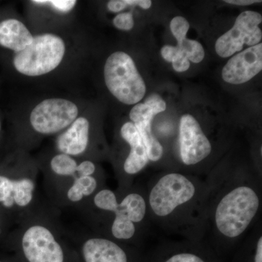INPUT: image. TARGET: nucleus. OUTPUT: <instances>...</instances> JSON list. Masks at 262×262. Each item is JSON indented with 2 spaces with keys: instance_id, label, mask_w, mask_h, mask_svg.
<instances>
[{
  "instance_id": "obj_6",
  "label": "nucleus",
  "mask_w": 262,
  "mask_h": 262,
  "mask_svg": "<svg viewBox=\"0 0 262 262\" xmlns=\"http://www.w3.org/2000/svg\"><path fill=\"white\" fill-rule=\"evenodd\" d=\"M13 250L23 262H80L51 206L18 224Z\"/></svg>"
},
{
  "instance_id": "obj_30",
  "label": "nucleus",
  "mask_w": 262,
  "mask_h": 262,
  "mask_svg": "<svg viewBox=\"0 0 262 262\" xmlns=\"http://www.w3.org/2000/svg\"><path fill=\"white\" fill-rule=\"evenodd\" d=\"M0 262H23L15 254L13 253V256L7 259H0Z\"/></svg>"
},
{
  "instance_id": "obj_10",
  "label": "nucleus",
  "mask_w": 262,
  "mask_h": 262,
  "mask_svg": "<svg viewBox=\"0 0 262 262\" xmlns=\"http://www.w3.org/2000/svg\"><path fill=\"white\" fill-rule=\"evenodd\" d=\"M103 76L108 92L119 102L136 105L145 96V82L132 57L125 52L115 51L107 57Z\"/></svg>"
},
{
  "instance_id": "obj_9",
  "label": "nucleus",
  "mask_w": 262,
  "mask_h": 262,
  "mask_svg": "<svg viewBox=\"0 0 262 262\" xmlns=\"http://www.w3.org/2000/svg\"><path fill=\"white\" fill-rule=\"evenodd\" d=\"M102 137L88 106L66 130L54 137L53 149L57 152L98 163L104 155Z\"/></svg>"
},
{
  "instance_id": "obj_16",
  "label": "nucleus",
  "mask_w": 262,
  "mask_h": 262,
  "mask_svg": "<svg viewBox=\"0 0 262 262\" xmlns=\"http://www.w3.org/2000/svg\"><path fill=\"white\" fill-rule=\"evenodd\" d=\"M34 37L27 20L12 11L0 12V49L8 54L18 53L32 44Z\"/></svg>"
},
{
  "instance_id": "obj_13",
  "label": "nucleus",
  "mask_w": 262,
  "mask_h": 262,
  "mask_svg": "<svg viewBox=\"0 0 262 262\" xmlns=\"http://www.w3.org/2000/svg\"><path fill=\"white\" fill-rule=\"evenodd\" d=\"M261 21V15L257 12H243L237 16L232 28L217 39L215 46L217 54L222 58H228L241 51L245 45L250 47L258 45L262 38L258 27Z\"/></svg>"
},
{
  "instance_id": "obj_3",
  "label": "nucleus",
  "mask_w": 262,
  "mask_h": 262,
  "mask_svg": "<svg viewBox=\"0 0 262 262\" xmlns=\"http://www.w3.org/2000/svg\"><path fill=\"white\" fill-rule=\"evenodd\" d=\"M84 31L76 26L35 33L28 48L9 58L10 70L31 82L63 79L84 67Z\"/></svg>"
},
{
  "instance_id": "obj_5",
  "label": "nucleus",
  "mask_w": 262,
  "mask_h": 262,
  "mask_svg": "<svg viewBox=\"0 0 262 262\" xmlns=\"http://www.w3.org/2000/svg\"><path fill=\"white\" fill-rule=\"evenodd\" d=\"M88 106L84 99L72 96L34 100L13 117V148L30 152L43 139L66 130Z\"/></svg>"
},
{
  "instance_id": "obj_19",
  "label": "nucleus",
  "mask_w": 262,
  "mask_h": 262,
  "mask_svg": "<svg viewBox=\"0 0 262 262\" xmlns=\"http://www.w3.org/2000/svg\"><path fill=\"white\" fill-rule=\"evenodd\" d=\"M134 124L142 138L149 162H159L163 158L164 148L151 130V122L143 121Z\"/></svg>"
},
{
  "instance_id": "obj_24",
  "label": "nucleus",
  "mask_w": 262,
  "mask_h": 262,
  "mask_svg": "<svg viewBox=\"0 0 262 262\" xmlns=\"http://www.w3.org/2000/svg\"><path fill=\"white\" fill-rule=\"evenodd\" d=\"M144 103L152 108L157 115L163 113L166 110V103L158 94H151V96L146 98Z\"/></svg>"
},
{
  "instance_id": "obj_26",
  "label": "nucleus",
  "mask_w": 262,
  "mask_h": 262,
  "mask_svg": "<svg viewBox=\"0 0 262 262\" xmlns=\"http://www.w3.org/2000/svg\"><path fill=\"white\" fill-rule=\"evenodd\" d=\"M182 53L177 46H172L167 45V46H163L161 49V55L164 59L168 62L172 63L173 60L177 58V56Z\"/></svg>"
},
{
  "instance_id": "obj_21",
  "label": "nucleus",
  "mask_w": 262,
  "mask_h": 262,
  "mask_svg": "<svg viewBox=\"0 0 262 262\" xmlns=\"http://www.w3.org/2000/svg\"><path fill=\"white\" fill-rule=\"evenodd\" d=\"M157 114L145 103H139L136 104L130 111L129 117L133 123L143 121H152Z\"/></svg>"
},
{
  "instance_id": "obj_20",
  "label": "nucleus",
  "mask_w": 262,
  "mask_h": 262,
  "mask_svg": "<svg viewBox=\"0 0 262 262\" xmlns=\"http://www.w3.org/2000/svg\"><path fill=\"white\" fill-rule=\"evenodd\" d=\"M177 47L187 57L189 61L193 63H201L205 57V51L203 46L196 40L188 39L187 37L183 38L177 41Z\"/></svg>"
},
{
  "instance_id": "obj_27",
  "label": "nucleus",
  "mask_w": 262,
  "mask_h": 262,
  "mask_svg": "<svg viewBox=\"0 0 262 262\" xmlns=\"http://www.w3.org/2000/svg\"><path fill=\"white\" fill-rule=\"evenodd\" d=\"M130 6L126 0H110L106 3V8L108 11L113 13H119Z\"/></svg>"
},
{
  "instance_id": "obj_1",
  "label": "nucleus",
  "mask_w": 262,
  "mask_h": 262,
  "mask_svg": "<svg viewBox=\"0 0 262 262\" xmlns=\"http://www.w3.org/2000/svg\"><path fill=\"white\" fill-rule=\"evenodd\" d=\"M205 180L208 198L203 241L233 246L260 220L261 176L248 169L222 168L211 170Z\"/></svg>"
},
{
  "instance_id": "obj_15",
  "label": "nucleus",
  "mask_w": 262,
  "mask_h": 262,
  "mask_svg": "<svg viewBox=\"0 0 262 262\" xmlns=\"http://www.w3.org/2000/svg\"><path fill=\"white\" fill-rule=\"evenodd\" d=\"M179 155L187 168L201 166L213 152V145L199 122L191 115H183L179 125Z\"/></svg>"
},
{
  "instance_id": "obj_22",
  "label": "nucleus",
  "mask_w": 262,
  "mask_h": 262,
  "mask_svg": "<svg viewBox=\"0 0 262 262\" xmlns=\"http://www.w3.org/2000/svg\"><path fill=\"white\" fill-rule=\"evenodd\" d=\"M170 31L177 40L185 38L189 29V24L187 19L182 16H177L172 19L170 24Z\"/></svg>"
},
{
  "instance_id": "obj_28",
  "label": "nucleus",
  "mask_w": 262,
  "mask_h": 262,
  "mask_svg": "<svg viewBox=\"0 0 262 262\" xmlns=\"http://www.w3.org/2000/svg\"><path fill=\"white\" fill-rule=\"evenodd\" d=\"M126 3L130 6H139L143 9H149L151 5L150 0H126Z\"/></svg>"
},
{
  "instance_id": "obj_7",
  "label": "nucleus",
  "mask_w": 262,
  "mask_h": 262,
  "mask_svg": "<svg viewBox=\"0 0 262 262\" xmlns=\"http://www.w3.org/2000/svg\"><path fill=\"white\" fill-rule=\"evenodd\" d=\"M7 170L0 171V208L16 225L42 210L37 178L39 169L30 152L13 148L6 158Z\"/></svg>"
},
{
  "instance_id": "obj_12",
  "label": "nucleus",
  "mask_w": 262,
  "mask_h": 262,
  "mask_svg": "<svg viewBox=\"0 0 262 262\" xmlns=\"http://www.w3.org/2000/svg\"><path fill=\"white\" fill-rule=\"evenodd\" d=\"M27 24L34 34L73 26L79 2L32 0L27 2Z\"/></svg>"
},
{
  "instance_id": "obj_17",
  "label": "nucleus",
  "mask_w": 262,
  "mask_h": 262,
  "mask_svg": "<svg viewBox=\"0 0 262 262\" xmlns=\"http://www.w3.org/2000/svg\"><path fill=\"white\" fill-rule=\"evenodd\" d=\"M262 70V44L250 47L234 56L222 70V78L227 83L244 84Z\"/></svg>"
},
{
  "instance_id": "obj_11",
  "label": "nucleus",
  "mask_w": 262,
  "mask_h": 262,
  "mask_svg": "<svg viewBox=\"0 0 262 262\" xmlns=\"http://www.w3.org/2000/svg\"><path fill=\"white\" fill-rule=\"evenodd\" d=\"M65 229V228H64ZM66 234L80 262H134V248L94 232L90 229Z\"/></svg>"
},
{
  "instance_id": "obj_2",
  "label": "nucleus",
  "mask_w": 262,
  "mask_h": 262,
  "mask_svg": "<svg viewBox=\"0 0 262 262\" xmlns=\"http://www.w3.org/2000/svg\"><path fill=\"white\" fill-rule=\"evenodd\" d=\"M144 189L150 223L169 234L203 241L208 198L205 178L170 170L150 179Z\"/></svg>"
},
{
  "instance_id": "obj_18",
  "label": "nucleus",
  "mask_w": 262,
  "mask_h": 262,
  "mask_svg": "<svg viewBox=\"0 0 262 262\" xmlns=\"http://www.w3.org/2000/svg\"><path fill=\"white\" fill-rule=\"evenodd\" d=\"M202 243L203 241L186 239L174 244L172 252L162 262H208L202 252Z\"/></svg>"
},
{
  "instance_id": "obj_32",
  "label": "nucleus",
  "mask_w": 262,
  "mask_h": 262,
  "mask_svg": "<svg viewBox=\"0 0 262 262\" xmlns=\"http://www.w3.org/2000/svg\"><path fill=\"white\" fill-rule=\"evenodd\" d=\"M2 134H3V120L0 115V139H1Z\"/></svg>"
},
{
  "instance_id": "obj_8",
  "label": "nucleus",
  "mask_w": 262,
  "mask_h": 262,
  "mask_svg": "<svg viewBox=\"0 0 262 262\" xmlns=\"http://www.w3.org/2000/svg\"><path fill=\"white\" fill-rule=\"evenodd\" d=\"M39 171L44 174L51 206L58 207L69 188L77 179L103 172L98 163L80 160L53 149L36 158Z\"/></svg>"
},
{
  "instance_id": "obj_14",
  "label": "nucleus",
  "mask_w": 262,
  "mask_h": 262,
  "mask_svg": "<svg viewBox=\"0 0 262 262\" xmlns=\"http://www.w3.org/2000/svg\"><path fill=\"white\" fill-rule=\"evenodd\" d=\"M120 138L129 146L128 153L116 166L119 187L117 191L125 190L134 184L136 176L142 172L149 163L147 151L142 138L132 122L122 124Z\"/></svg>"
},
{
  "instance_id": "obj_23",
  "label": "nucleus",
  "mask_w": 262,
  "mask_h": 262,
  "mask_svg": "<svg viewBox=\"0 0 262 262\" xmlns=\"http://www.w3.org/2000/svg\"><path fill=\"white\" fill-rule=\"evenodd\" d=\"M113 24L119 30L128 32L134 28V16L130 12H120L114 17Z\"/></svg>"
},
{
  "instance_id": "obj_29",
  "label": "nucleus",
  "mask_w": 262,
  "mask_h": 262,
  "mask_svg": "<svg viewBox=\"0 0 262 262\" xmlns=\"http://www.w3.org/2000/svg\"><path fill=\"white\" fill-rule=\"evenodd\" d=\"M261 2L259 0H225V3L231 5L246 6V5H252L253 3H261Z\"/></svg>"
},
{
  "instance_id": "obj_31",
  "label": "nucleus",
  "mask_w": 262,
  "mask_h": 262,
  "mask_svg": "<svg viewBox=\"0 0 262 262\" xmlns=\"http://www.w3.org/2000/svg\"><path fill=\"white\" fill-rule=\"evenodd\" d=\"M3 209L0 208V234L3 233Z\"/></svg>"
},
{
  "instance_id": "obj_4",
  "label": "nucleus",
  "mask_w": 262,
  "mask_h": 262,
  "mask_svg": "<svg viewBox=\"0 0 262 262\" xmlns=\"http://www.w3.org/2000/svg\"><path fill=\"white\" fill-rule=\"evenodd\" d=\"M77 209L90 229L130 246L143 238L150 223L145 189L135 184L120 192L103 187Z\"/></svg>"
},
{
  "instance_id": "obj_25",
  "label": "nucleus",
  "mask_w": 262,
  "mask_h": 262,
  "mask_svg": "<svg viewBox=\"0 0 262 262\" xmlns=\"http://www.w3.org/2000/svg\"><path fill=\"white\" fill-rule=\"evenodd\" d=\"M172 64H173V70L176 72H184L189 70V67H190V62L184 53H181L173 60Z\"/></svg>"
}]
</instances>
